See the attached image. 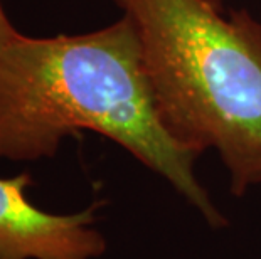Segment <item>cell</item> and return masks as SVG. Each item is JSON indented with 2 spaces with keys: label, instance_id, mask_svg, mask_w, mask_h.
<instances>
[{
  "label": "cell",
  "instance_id": "obj_1",
  "mask_svg": "<svg viewBox=\"0 0 261 259\" xmlns=\"http://www.w3.org/2000/svg\"><path fill=\"white\" fill-rule=\"evenodd\" d=\"M80 131L103 135L165 179L213 227L226 219L199 182L197 153L164 126L132 20L0 47V158H51Z\"/></svg>",
  "mask_w": 261,
  "mask_h": 259
},
{
  "label": "cell",
  "instance_id": "obj_2",
  "mask_svg": "<svg viewBox=\"0 0 261 259\" xmlns=\"http://www.w3.org/2000/svg\"><path fill=\"white\" fill-rule=\"evenodd\" d=\"M112 2L135 27L169 133L218 152L234 195L261 185V22L219 0Z\"/></svg>",
  "mask_w": 261,
  "mask_h": 259
},
{
  "label": "cell",
  "instance_id": "obj_3",
  "mask_svg": "<svg viewBox=\"0 0 261 259\" xmlns=\"http://www.w3.org/2000/svg\"><path fill=\"white\" fill-rule=\"evenodd\" d=\"M29 172L0 177V259H96L107 239L94 227L99 202L74 214L41 211L27 199Z\"/></svg>",
  "mask_w": 261,
  "mask_h": 259
},
{
  "label": "cell",
  "instance_id": "obj_4",
  "mask_svg": "<svg viewBox=\"0 0 261 259\" xmlns=\"http://www.w3.org/2000/svg\"><path fill=\"white\" fill-rule=\"evenodd\" d=\"M20 31H17L14 27L12 22L9 20L7 14H5V9L2 2H0V47L5 46L9 41H12L15 36H19Z\"/></svg>",
  "mask_w": 261,
  "mask_h": 259
}]
</instances>
